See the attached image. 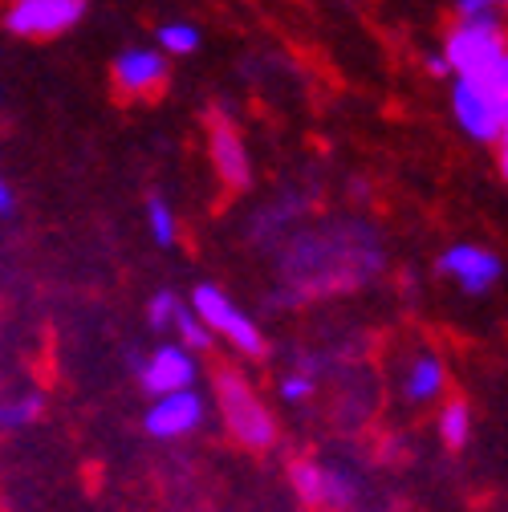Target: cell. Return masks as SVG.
Listing matches in <instances>:
<instances>
[{"instance_id": "obj_8", "label": "cell", "mask_w": 508, "mask_h": 512, "mask_svg": "<svg viewBox=\"0 0 508 512\" xmlns=\"http://www.w3.org/2000/svg\"><path fill=\"white\" fill-rule=\"evenodd\" d=\"M435 277L452 281L468 297H484V293H492L500 285L504 261L488 244H448L435 256Z\"/></svg>"}, {"instance_id": "obj_17", "label": "cell", "mask_w": 508, "mask_h": 512, "mask_svg": "<svg viewBox=\"0 0 508 512\" xmlns=\"http://www.w3.org/2000/svg\"><path fill=\"white\" fill-rule=\"evenodd\" d=\"M155 45H159L167 57H192V53L200 49V29H196L192 21H167V25H159Z\"/></svg>"}, {"instance_id": "obj_14", "label": "cell", "mask_w": 508, "mask_h": 512, "mask_svg": "<svg viewBox=\"0 0 508 512\" xmlns=\"http://www.w3.org/2000/svg\"><path fill=\"white\" fill-rule=\"evenodd\" d=\"M175 342H183L187 350H196V354H208L212 346H216V334L204 326V317L192 309V301L183 297V305L175 309V322H171V330H167Z\"/></svg>"}, {"instance_id": "obj_16", "label": "cell", "mask_w": 508, "mask_h": 512, "mask_svg": "<svg viewBox=\"0 0 508 512\" xmlns=\"http://www.w3.org/2000/svg\"><path fill=\"white\" fill-rule=\"evenodd\" d=\"M143 220H147V232H151V240L159 248H175L179 244V216L163 196H151L143 204Z\"/></svg>"}, {"instance_id": "obj_13", "label": "cell", "mask_w": 508, "mask_h": 512, "mask_svg": "<svg viewBox=\"0 0 508 512\" xmlns=\"http://www.w3.org/2000/svg\"><path fill=\"white\" fill-rule=\"evenodd\" d=\"M435 435L448 452H464L472 443V411L468 403H456V399H443L435 403Z\"/></svg>"}, {"instance_id": "obj_15", "label": "cell", "mask_w": 508, "mask_h": 512, "mask_svg": "<svg viewBox=\"0 0 508 512\" xmlns=\"http://www.w3.org/2000/svg\"><path fill=\"white\" fill-rule=\"evenodd\" d=\"M41 415H45V395H37V391L13 395V399H0V435L25 431V427L41 423Z\"/></svg>"}, {"instance_id": "obj_5", "label": "cell", "mask_w": 508, "mask_h": 512, "mask_svg": "<svg viewBox=\"0 0 508 512\" xmlns=\"http://www.w3.org/2000/svg\"><path fill=\"white\" fill-rule=\"evenodd\" d=\"M452 118L476 143H496L508 131V94L492 78H452Z\"/></svg>"}, {"instance_id": "obj_12", "label": "cell", "mask_w": 508, "mask_h": 512, "mask_svg": "<svg viewBox=\"0 0 508 512\" xmlns=\"http://www.w3.org/2000/svg\"><path fill=\"white\" fill-rule=\"evenodd\" d=\"M208 155H212V167H216V175L232 187V191H244L248 183H252V159H248V147H244V139H240V131L228 122V118H220V122H212V135H208Z\"/></svg>"}, {"instance_id": "obj_6", "label": "cell", "mask_w": 508, "mask_h": 512, "mask_svg": "<svg viewBox=\"0 0 508 512\" xmlns=\"http://www.w3.org/2000/svg\"><path fill=\"white\" fill-rule=\"evenodd\" d=\"M131 370H135V382H139V391H143L147 399H151V395L179 391V387H200V378H204L200 354L187 350V346L175 342V338L151 346L147 354H143V350H131Z\"/></svg>"}, {"instance_id": "obj_23", "label": "cell", "mask_w": 508, "mask_h": 512, "mask_svg": "<svg viewBox=\"0 0 508 512\" xmlns=\"http://www.w3.org/2000/svg\"><path fill=\"white\" fill-rule=\"evenodd\" d=\"M496 147H500V155H496V167H500V175H504V183H508V131L496 139Z\"/></svg>"}, {"instance_id": "obj_24", "label": "cell", "mask_w": 508, "mask_h": 512, "mask_svg": "<svg viewBox=\"0 0 508 512\" xmlns=\"http://www.w3.org/2000/svg\"><path fill=\"white\" fill-rule=\"evenodd\" d=\"M504 5H508V0H504Z\"/></svg>"}, {"instance_id": "obj_7", "label": "cell", "mask_w": 508, "mask_h": 512, "mask_svg": "<svg viewBox=\"0 0 508 512\" xmlns=\"http://www.w3.org/2000/svg\"><path fill=\"white\" fill-rule=\"evenodd\" d=\"M212 415H216L212 395H204L200 387H179L167 395H151V403L143 411V431L159 443H179V439H192L196 431H204Z\"/></svg>"}, {"instance_id": "obj_20", "label": "cell", "mask_w": 508, "mask_h": 512, "mask_svg": "<svg viewBox=\"0 0 508 512\" xmlns=\"http://www.w3.org/2000/svg\"><path fill=\"white\" fill-rule=\"evenodd\" d=\"M504 0H460V17H476V13H492Z\"/></svg>"}, {"instance_id": "obj_19", "label": "cell", "mask_w": 508, "mask_h": 512, "mask_svg": "<svg viewBox=\"0 0 508 512\" xmlns=\"http://www.w3.org/2000/svg\"><path fill=\"white\" fill-rule=\"evenodd\" d=\"M179 305H183V297H179L175 289H155V293L147 297V305H143L147 326L159 330V334H167L171 322H175V309H179Z\"/></svg>"}, {"instance_id": "obj_9", "label": "cell", "mask_w": 508, "mask_h": 512, "mask_svg": "<svg viewBox=\"0 0 508 512\" xmlns=\"http://www.w3.org/2000/svg\"><path fill=\"white\" fill-rule=\"evenodd\" d=\"M395 391L411 407L443 403L448 399V362H443V354L431 346H419L415 354H407L399 366V378H395Z\"/></svg>"}, {"instance_id": "obj_22", "label": "cell", "mask_w": 508, "mask_h": 512, "mask_svg": "<svg viewBox=\"0 0 508 512\" xmlns=\"http://www.w3.org/2000/svg\"><path fill=\"white\" fill-rule=\"evenodd\" d=\"M488 78H492V82H496V86H500V90L508 94V49L500 53V61H496V70H492Z\"/></svg>"}, {"instance_id": "obj_1", "label": "cell", "mask_w": 508, "mask_h": 512, "mask_svg": "<svg viewBox=\"0 0 508 512\" xmlns=\"http://www.w3.org/2000/svg\"><path fill=\"white\" fill-rule=\"evenodd\" d=\"M212 407L224 423V431L248 447V452H265V447L277 443L281 427H277V415L269 411V403L257 395V387L236 374V370H220L216 374V391H212Z\"/></svg>"}, {"instance_id": "obj_10", "label": "cell", "mask_w": 508, "mask_h": 512, "mask_svg": "<svg viewBox=\"0 0 508 512\" xmlns=\"http://www.w3.org/2000/svg\"><path fill=\"white\" fill-rule=\"evenodd\" d=\"M86 0H13L5 25L17 37H57L82 21Z\"/></svg>"}, {"instance_id": "obj_18", "label": "cell", "mask_w": 508, "mask_h": 512, "mask_svg": "<svg viewBox=\"0 0 508 512\" xmlns=\"http://www.w3.org/2000/svg\"><path fill=\"white\" fill-rule=\"evenodd\" d=\"M313 395H317V378L305 374L301 366H293V370H285L277 378V403L281 407H305Z\"/></svg>"}, {"instance_id": "obj_4", "label": "cell", "mask_w": 508, "mask_h": 512, "mask_svg": "<svg viewBox=\"0 0 508 512\" xmlns=\"http://www.w3.org/2000/svg\"><path fill=\"white\" fill-rule=\"evenodd\" d=\"M187 301H192V309L204 317V326L216 334V342H228L244 358L265 354V330L257 326V317H252L240 301H232L216 281H200Z\"/></svg>"}, {"instance_id": "obj_21", "label": "cell", "mask_w": 508, "mask_h": 512, "mask_svg": "<svg viewBox=\"0 0 508 512\" xmlns=\"http://www.w3.org/2000/svg\"><path fill=\"white\" fill-rule=\"evenodd\" d=\"M17 212V191L9 187V179H0V216H13Z\"/></svg>"}, {"instance_id": "obj_11", "label": "cell", "mask_w": 508, "mask_h": 512, "mask_svg": "<svg viewBox=\"0 0 508 512\" xmlns=\"http://www.w3.org/2000/svg\"><path fill=\"white\" fill-rule=\"evenodd\" d=\"M114 86L122 90V94H135V98H143V94H155L163 82H167V53L155 45H131V49H122L118 57H114Z\"/></svg>"}, {"instance_id": "obj_3", "label": "cell", "mask_w": 508, "mask_h": 512, "mask_svg": "<svg viewBox=\"0 0 508 512\" xmlns=\"http://www.w3.org/2000/svg\"><path fill=\"white\" fill-rule=\"evenodd\" d=\"M293 492L317 508V512H354L366 496L362 472L354 464H334V460H297L289 468Z\"/></svg>"}, {"instance_id": "obj_2", "label": "cell", "mask_w": 508, "mask_h": 512, "mask_svg": "<svg viewBox=\"0 0 508 512\" xmlns=\"http://www.w3.org/2000/svg\"><path fill=\"white\" fill-rule=\"evenodd\" d=\"M508 49V37L492 13H476V17H460V25L443 41V61H448L452 78H488L496 70L500 53Z\"/></svg>"}]
</instances>
